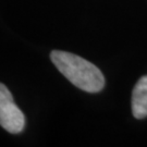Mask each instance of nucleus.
<instances>
[{"label":"nucleus","instance_id":"f257e3e1","mask_svg":"<svg viewBox=\"0 0 147 147\" xmlns=\"http://www.w3.org/2000/svg\"><path fill=\"white\" fill-rule=\"evenodd\" d=\"M50 59L55 67L80 89L87 93H98L104 88V74L84 58L67 51L53 50Z\"/></svg>","mask_w":147,"mask_h":147},{"label":"nucleus","instance_id":"f03ea898","mask_svg":"<svg viewBox=\"0 0 147 147\" xmlns=\"http://www.w3.org/2000/svg\"><path fill=\"white\" fill-rule=\"evenodd\" d=\"M0 125L11 134H19L25 127V117L2 83H0Z\"/></svg>","mask_w":147,"mask_h":147},{"label":"nucleus","instance_id":"7ed1b4c3","mask_svg":"<svg viewBox=\"0 0 147 147\" xmlns=\"http://www.w3.org/2000/svg\"><path fill=\"white\" fill-rule=\"evenodd\" d=\"M132 113L136 119L147 117V75L137 81L132 93Z\"/></svg>","mask_w":147,"mask_h":147}]
</instances>
